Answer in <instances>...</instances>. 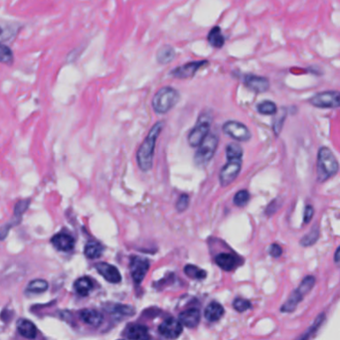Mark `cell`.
<instances>
[{"mask_svg": "<svg viewBox=\"0 0 340 340\" xmlns=\"http://www.w3.org/2000/svg\"><path fill=\"white\" fill-rule=\"evenodd\" d=\"M258 111L262 115L270 116V115H274L278 112V108L274 102H271V101H265V102H262L258 104Z\"/></svg>", "mask_w": 340, "mask_h": 340, "instance_id": "cell-34", "label": "cell"}, {"mask_svg": "<svg viewBox=\"0 0 340 340\" xmlns=\"http://www.w3.org/2000/svg\"><path fill=\"white\" fill-rule=\"evenodd\" d=\"M250 200V193L247 190H240L234 197V204L238 207H243L248 204Z\"/></svg>", "mask_w": 340, "mask_h": 340, "instance_id": "cell-36", "label": "cell"}, {"mask_svg": "<svg viewBox=\"0 0 340 340\" xmlns=\"http://www.w3.org/2000/svg\"><path fill=\"white\" fill-rule=\"evenodd\" d=\"M275 205H278V200L272 201V203L268 206V208H267V210H266V213H267L268 215L271 216V215H272V214L278 210L279 206H275Z\"/></svg>", "mask_w": 340, "mask_h": 340, "instance_id": "cell-43", "label": "cell"}, {"mask_svg": "<svg viewBox=\"0 0 340 340\" xmlns=\"http://www.w3.org/2000/svg\"><path fill=\"white\" fill-rule=\"evenodd\" d=\"M223 132L225 135L234 138L238 141H248L251 138V133L249 129L242 122L230 120L224 123Z\"/></svg>", "mask_w": 340, "mask_h": 340, "instance_id": "cell-8", "label": "cell"}, {"mask_svg": "<svg viewBox=\"0 0 340 340\" xmlns=\"http://www.w3.org/2000/svg\"><path fill=\"white\" fill-rule=\"evenodd\" d=\"M48 289V283L45 280L37 279L30 282L27 286L26 291L31 293H42Z\"/></svg>", "mask_w": 340, "mask_h": 340, "instance_id": "cell-29", "label": "cell"}, {"mask_svg": "<svg viewBox=\"0 0 340 340\" xmlns=\"http://www.w3.org/2000/svg\"><path fill=\"white\" fill-rule=\"evenodd\" d=\"M96 269L98 272L103 277L105 281L112 284H119L121 281V275L119 273V270L107 263H99L96 266Z\"/></svg>", "mask_w": 340, "mask_h": 340, "instance_id": "cell-15", "label": "cell"}, {"mask_svg": "<svg viewBox=\"0 0 340 340\" xmlns=\"http://www.w3.org/2000/svg\"><path fill=\"white\" fill-rule=\"evenodd\" d=\"M216 264L221 268L222 270L230 272L234 270L239 265L237 257L228 253H221L215 258Z\"/></svg>", "mask_w": 340, "mask_h": 340, "instance_id": "cell-19", "label": "cell"}, {"mask_svg": "<svg viewBox=\"0 0 340 340\" xmlns=\"http://www.w3.org/2000/svg\"><path fill=\"white\" fill-rule=\"evenodd\" d=\"M200 318L201 313L197 308H190L179 315V322L189 328L196 327L200 323Z\"/></svg>", "mask_w": 340, "mask_h": 340, "instance_id": "cell-17", "label": "cell"}, {"mask_svg": "<svg viewBox=\"0 0 340 340\" xmlns=\"http://www.w3.org/2000/svg\"><path fill=\"white\" fill-rule=\"evenodd\" d=\"M313 213H314V211H313V207L310 206V205L306 206V210H305V215H304L305 224H306V223H309V221H310L311 218H312V216H313Z\"/></svg>", "mask_w": 340, "mask_h": 340, "instance_id": "cell-42", "label": "cell"}, {"mask_svg": "<svg viewBox=\"0 0 340 340\" xmlns=\"http://www.w3.org/2000/svg\"><path fill=\"white\" fill-rule=\"evenodd\" d=\"M209 64L208 61H193L189 62L179 67H176L171 71V76L178 79H189L195 76V74L201 68H204Z\"/></svg>", "mask_w": 340, "mask_h": 340, "instance_id": "cell-9", "label": "cell"}, {"mask_svg": "<svg viewBox=\"0 0 340 340\" xmlns=\"http://www.w3.org/2000/svg\"><path fill=\"white\" fill-rule=\"evenodd\" d=\"M325 321V313L322 312L313 322V323L306 329V331L301 334L298 338L295 340H309L316 332L317 330L321 328V326L323 325V323Z\"/></svg>", "mask_w": 340, "mask_h": 340, "instance_id": "cell-24", "label": "cell"}, {"mask_svg": "<svg viewBox=\"0 0 340 340\" xmlns=\"http://www.w3.org/2000/svg\"><path fill=\"white\" fill-rule=\"evenodd\" d=\"M126 336L131 340H150L147 327L140 324H134L129 327Z\"/></svg>", "mask_w": 340, "mask_h": 340, "instance_id": "cell-21", "label": "cell"}, {"mask_svg": "<svg viewBox=\"0 0 340 340\" xmlns=\"http://www.w3.org/2000/svg\"><path fill=\"white\" fill-rule=\"evenodd\" d=\"M320 238V228L314 226L304 238L301 240V245L304 247H309L314 245Z\"/></svg>", "mask_w": 340, "mask_h": 340, "instance_id": "cell-30", "label": "cell"}, {"mask_svg": "<svg viewBox=\"0 0 340 340\" xmlns=\"http://www.w3.org/2000/svg\"><path fill=\"white\" fill-rule=\"evenodd\" d=\"M269 254L272 256V258H280L283 254V249L278 244H272L269 248Z\"/></svg>", "mask_w": 340, "mask_h": 340, "instance_id": "cell-41", "label": "cell"}, {"mask_svg": "<svg viewBox=\"0 0 340 340\" xmlns=\"http://www.w3.org/2000/svg\"><path fill=\"white\" fill-rule=\"evenodd\" d=\"M52 245L61 252H70L75 247V239L70 234L58 233L51 239Z\"/></svg>", "mask_w": 340, "mask_h": 340, "instance_id": "cell-16", "label": "cell"}, {"mask_svg": "<svg viewBox=\"0 0 340 340\" xmlns=\"http://www.w3.org/2000/svg\"><path fill=\"white\" fill-rule=\"evenodd\" d=\"M315 285V278L312 275H307L303 282L300 284V286L294 289L291 294L289 295L287 302L281 307L282 312H292L295 310V308L300 305V303L305 299L306 294L313 289Z\"/></svg>", "mask_w": 340, "mask_h": 340, "instance_id": "cell-4", "label": "cell"}, {"mask_svg": "<svg viewBox=\"0 0 340 340\" xmlns=\"http://www.w3.org/2000/svg\"><path fill=\"white\" fill-rule=\"evenodd\" d=\"M219 137L210 134L205 137L202 143L198 146V150L194 156V162L197 166H205L214 156L216 150L218 147Z\"/></svg>", "mask_w": 340, "mask_h": 340, "instance_id": "cell-5", "label": "cell"}, {"mask_svg": "<svg viewBox=\"0 0 340 340\" xmlns=\"http://www.w3.org/2000/svg\"><path fill=\"white\" fill-rule=\"evenodd\" d=\"M309 102L320 109H336L340 107V92L326 91L313 96Z\"/></svg>", "mask_w": 340, "mask_h": 340, "instance_id": "cell-7", "label": "cell"}, {"mask_svg": "<svg viewBox=\"0 0 340 340\" xmlns=\"http://www.w3.org/2000/svg\"><path fill=\"white\" fill-rule=\"evenodd\" d=\"M112 310H113V312L119 313L121 315H132L135 313V310L131 306H121V305H116V306H113Z\"/></svg>", "mask_w": 340, "mask_h": 340, "instance_id": "cell-40", "label": "cell"}, {"mask_svg": "<svg viewBox=\"0 0 340 340\" xmlns=\"http://www.w3.org/2000/svg\"><path fill=\"white\" fill-rule=\"evenodd\" d=\"M21 27L22 26L16 22L0 19V43L7 44L13 42Z\"/></svg>", "mask_w": 340, "mask_h": 340, "instance_id": "cell-12", "label": "cell"}, {"mask_svg": "<svg viewBox=\"0 0 340 340\" xmlns=\"http://www.w3.org/2000/svg\"><path fill=\"white\" fill-rule=\"evenodd\" d=\"M80 318L84 323L92 326H99L103 321L102 313L95 309H83L80 312Z\"/></svg>", "mask_w": 340, "mask_h": 340, "instance_id": "cell-20", "label": "cell"}, {"mask_svg": "<svg viewBox=\"0 0 340 340\" xmlns=\"http://www.w3.org/2000/svg\"><path fill=\"white\" fill-rule=\"evenodd\" d=\"M317 177L318 180L324 181L328 178L334 176L338 170L339 164L335 157V155L331 152L330 148L323 146L317 154Z\"/></svg>", "mask_w": 340, "mask_h": 340, "instance_id": "cell-2", "label": "cell"}, {"mask_svg": "<svg viewBox=\"0 0 340 340\" xmlns=\"http://www.w3.org/2000/svg\"><path fill=\"white\" fill-rule=\"evenodd\" d=\"M17 331L21 336L26 339H35L38 334V329L34 323L24 318L18 321Z\"/></svg>", "mask_w": 340, "mask_h": 340, "instance_id": "cell-18", "label": "cell"}, {"mask_svg": "<svg viewBox=\"0 0 340 340\" xmlns=\"http://www.w3.org/2000/svg\"><path fill=\"white\" fill-rule=\"evenodd\" d=\"M189 201H190V198L188 196L187 194H181L180 197L178 198L177 202H176V210L178 212H184L189 206Z\"/></svg>", "mask_w": 340, "mask_h": 340, "instance_id": "cell-38", "label": "cell"}, {"mask_svg": "<svg viewBox=\"0 0 340 340\" xmlns=\"http://www.w3.org/2000/svg\"><path fill=\"white\" fill-rule=\"evenodd\" d=\"M164 126V121H157L152 130L150 131L148 135L140 144L139 150L136 153V160L139 168L147 172L152 169L153 162V154L155 150V144L158 136L160 135L162 129Z\"/></svg>", "mask_w": 340, "mask_h": 340, "instance_id": "cell-1", "label": "cell"}, {"mask_svg": "<svg viewBox=\"0 0 340 340\" xmlns=\"http://www.w3.org/2000/svg\"><path fill=\"white\" fill-rule=\"evenodd\" d=\"M224 314V307L218 303H211L205 309L204 315L209 322H217Z\"/></svg>", "mask_w": 340, "mask_h": 340, "instance_id": "cell-23", "label": "cell"}, {"mask_svg": "<svg viewBox=\"0 0 340 340\" xmlns=\"http://www.w3.org/2000/svg\"><path fill=\"white\" fill-rule=\"evenodd\" d=\"M182 323L175 318H167L159 325V332L168 339H176L182 333Z\"/></svg>", "mask_w": 340, "mask_h": 340, "instance_id": "cell-13", "label": "cell"}, {"mask_svg": "<svg viewBox=\"0 0 340 340\" xmlns=\"http://www.w3.org/2000/svg\"><path fill=\"white\" fill-rule=\"evenodd\" d=\"M14 56L12 50L6 45L0 43V63L11 65L13 63Z\"/></svg>", "mask_w": 340, "mask_h": 340, "instance_id": "cell-32", "label": "cell"}, {"mask_svg": "<svg viewBox=\"0 0 340 340\" xmlns=\"http://www.w3.org/2000/svg\"><path fill=\"white\" fill-rule=\"evenodd\" d=\"M275 114H277V116H275V119H273L272 129H273V132H274L275 136H279L280 133H281V131H282V129H283L284 121H285V119L287 118V110L285 108H282Z\"/></svg>", "mask_w": 340, "mask_h": 340, "instance_id": "cell-31", "label": "cell"}, {"mask_svg": "<svg viewBox=\"0 0 340 340\" xmlns=\"http://www.w3.org/2000/svg\"><path fill=\"white\" fill-rule=\"evenodd\" d=\"M103 248L98 242H89L85 246L84 254L88 259H98L102 256Z\"/></svg>", "mask_w": 340, "mask_h": 340, "instance_id": "cell-27", "label": "cell"}, {"mask_svg": "<svg viewBox=\"0 0 340 340\" xmlns=\"http://www.w3.org/2000/svg\"><path fill=\"white\" fill-rule=\"evenodd\" d=\"M242 167L241 160H230L228 163L222 168L219 174V179L222 186H228L231 184L239 175Z\"/></svg>", "mask_w": 340, "mask_h": 340, "instance_id": "cell-10", "label": "cell"}, {"mask_svg": "<svg viewBox=\"0 0 340 340\" xmlns=\"http://www.w3.org/2000/svg\"><path fill=\"white\" fill-rule=\"evenodd\" d=\"M74 288H75V290L77 291L78 294H80L82 296H87L94 288V284H93V281L90 278L83 277V278L78 279L75 282Z\"/></svg>", "mask_w": 340, "mask_h": 340, "instance_id": "cell-26", "label": "cell"}, {"mask_svg": "<svg viewBox=\"0 0 340 340\" xmlns=\"http://www.w3.org/2000/svg\"><path fill=\"white\" fill-rule=\"evenodd\" d=\"M184 272L189 278L194 279V280H203L207 275V272H205L204 270H202L196 266H193V265L185 266Z\"/></svg>", "mask_w": 340, "mask_h": 340, "instance_id": "cell-33", "label": "cell"}, {"mask_svg": "<svg viewBox=\"0 0 340 340\" xmlns=\"http://www.w3.org/2000/svg\"><path fill=\"white\" fill-rule=\"evenodd\" d=\"M150 269V262L146 259L140 257H133L131 261V273L134 282L139 285Z\"/></svg>", "mask_w": 340, "mask_h": 340, "instance_id": "cell-11", "label": "cell"}, {"mask_svg": "<svg viewBox=\"0 0 340 340\" xmlns=\"http://www.w3.org/2000/svg\"><path fill=\"white\" fill-rule=\"evenodd\" d=\"M29 205H30V201L28 199L18 201L17 203L14 206V218H16L18 220H21L23 214L26 212Z\"/></svg>", "mask_w": 340, "mask_h": 340, "instance_id": "cell-35", "label": "cell"}, {"mask_svg": "<svg viewBox=\"0 0 340 340\" xmlns=\"http://www.w3.org/2000/svg\"><path fill=\"white\" fill-rule=\"evenodd\" d=\"M211 125V119L207 115H202L198 119L196 125L192 129L188 136V143L192 147H198L205 137L209 135V130Z\"/></svg>", "mask_w": 340, "mask_h": 340, "instance_id": "cell-6", "label": "cell"}, {"mask_svg": "<svg viewBox=\"0 0 340 340\" xmlns=\"http://www.w3.org/2000/svg\"><path fill=\"white\" fill-rule=\"evenodd\" d=\"M334 261H335V263L340 264V246L338 247V249L336 250V252H335V255H334Z\"/></svg>", "mask_w": 340, "mask_h": 340, "instance_id": "cell-44", "label": "cell"}, {"mask_svg": "<svg viewBox=\"0 0 340 340\" xmlns=\"http://www.w3.org/2000/svg\"><path fill=\"white\" fill-rule=\"evenodd\" d=\"M244 84L256 93H265L270 89V81L266 77L253 74L245 75Z\"/></svg>", "mask_w": 340, "mask_h": 340, "instance_id": "cell-14", "label": "cell"}, {"mask_svg": "<svg viewBox=\"0 0 340 340\" xmlns=\"http://www.w3.org/2000/svg\"><path fill=\"white\" fill-rule=\"evenodd\" d=\"M233 306L235 307V309L239 311V312H244L246 310H248L249 308H251V303L247 300L244 299H237L234 301L233 303Z\"/></svg>", "mask_w": 340, "mask_h": 340, "instance_id": "cell-39", "label": "cell"}, {"mask_svg": "<svg viewBox=\"0 0 340 340\" xmlns=\"http://www.w3.org/2000/svg\"><path fill=\"white\" fill-rule=\"evenodd\" d=\"M179 97V93L174 88L163 87L153 97V110L157 114H166L178 102Z\"/></svg>", "mask_w": 340, "mask_h": 340, "instance_id": "cell-3", "label": "cell"}, {"mask_svg": "<svg viewBox=\"0 0 340 340\" xmlns=\"http://www.w3.org/2000/svg\"><path fill=\"white\" fill-rule=\"evenodd\" d=\"M226 155L228 161L241 160L243 157V148L238 143H230L226 148Z\"/></svg>", "mask_w": 340, "mask_h": 340, "instance_id": "cell-28", "label": "cell"}, {"mask_svg": "<svg viewBox=\"0 0 340 340\" xmlns=\"http://www.w3.org/2000/svg\"><path fill=\"white\" fill-rule=\"evenodd\" d=\"M176 53L172 46L164 45L158 49L156 53V60L159 64H168L175 58Z\"/></svg>", "mask_w": 340, "mask_h": 340, "instance_id": "cell-25", "label": "cell"}, {"mask_svg": "<svg viewBox=\"0 0 340 340\" xmlns=\"http://www.w3.org/2000/svg\"><path fill=\"white\" fill-rule=\"evenodd\" d=\"M20 222H21L20 220H18V219H16V218H14V217H13V219H12L11 221L8 222V223H6L5 225H3V226L0 228V241H3V240H5L6 237L8 236V234H9V232H10L11 228H12V227H14L15 225L19 224Z\"/></svg>", "mask_w": 340, "mask_h": 340, "instance_id": "cell-37", "label": "cell"}, {"mask_svg": "<svg viewBox=\"0 0 340 340\" xmlns=\"http://www.w3.org/2000/svg\"><path fill=\"white\" fill-rule=\"evenodd\" d=\"M207 40L208 43L214 47V48H222L225 45V36L222 32L221 28L219 26H215L213 27L209 33L207 35Z\"/></svg>", "mask_w": 340, "mask_h": 340, "instance_id": "cell-22", "label": "cell"}]
</instances>
